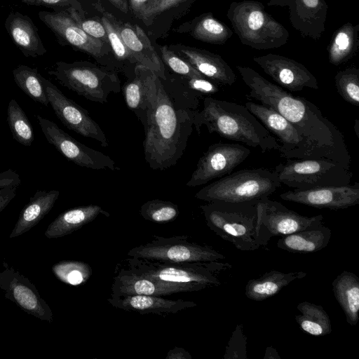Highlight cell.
<instances>
[{
    "mask_svg": "<svg viewBox=\"0 0 359 359\" xmlns=\"http://www.w3.org/2000/svg\"><path fill=\"white\" fill-rule=\"evenodd\" d=\"M36 118L48 143L68 161L93 170L107 168L115 171L118 169L109 156L78 142L53 121L39 115H36Z\"/></svg>",
    "mask_w": 359,
    "mask_h": 359,
    "instance_id": "cell-11",
    "label": "cell"
},
{
    "mask_svg": "<svg viewBox=\"0 0 359 359\" xmlns=\"http://www.w3.org/2000/svg\"><path fill=\"white\" fill-rule=\"evenodd\" d=\"M191 354L184 348L175 347L170 349L165 357V359H191Z\"/></svg>",
    "mask_w": 359,
    "mask_h": 359,
    "instance_id": "cell-49",
    "label": "cell"
},
{
    "mask_svg": "<svg viewBox=\"0 0 359 359\" xmlns=\"http://www.w3.org/2000/svg\"><path fill=\"white\" fill-rule=\"evenodd\" d=\"M236 69L250 88L249 96L294 126L316 159H329L349 169L351 158L344 135L316 105L285 90L249 67L238 65Z\"/></svg>",
    "mask_w": 359,
    "mask_h": 359,
    "instance_id": "cell-2",
    "label": "cell"
},
{
    "mask_svg": "<svg viewBox=\"0 0 359 359\" xmlns=\"http://www.w3.org/2000/svg\"><path fill=\"white\" fill-rule=\"evenodd\" d=\"M297 309L300 314L295 320L302 331L316 337L332 332L331 320L322 306L304 301L299 303Z\"/></svg>",
    "mask_w": 359,
    "mask_h": 359,
    "instance_id": "cell-33",
    "label": "cell"
},
{
    "mask_svg": "<svg viewBox=\"0 0 359 359\" xmlns=\"http://www.w3.org/2000/svg\"><path fill=\"white\" fill-rule=\"evenodd\" d=\"M109 1L114 6L122 11L123 13H128L129 6L127 0H107Z\"/></svg>",
    "mask_w": 359,
    "mask_h": 359,
    "instance_id": "cell-51",
    "label": "cell"
},
{
    "mask_svg": "<svg viewBox=\"0 0 359 359\" xmlns=\"http://www.w3.org/2000/svg\"><path fill=\"white\" fill-rule=\"evenodd\" d=\"M203 125L210 133L259 147L262 151H278L280 147L276 138L245 105L207 96L202 110L197 111L194 118L198 134Z\"/></svg>",
    "mask_w": 359,
    "mask_h": 359,
    "instance_id": "cell-3",
    "label": "cell"
},
{
    "mask_svg": "<svg viewBox=\"0 0 359 359\" xmlns=\"http://www.w3.org/2000/svg\"><path fill=\"white\" fill-rule=\"evenodd\" d=\"M59 195L57 190L36 191L20 211L9 237H18L36 226L51 210Z\"/></svg>",
    "mask_w": 359,
    "mask_h": 359,
    "instance_id": "cell-27",
    "label": "cell"
},
{
    "mask_svg": "<svg viewBox=\"0 0 359 359\" xmlns=\"http://www.w3.org/2000/svg\"><path fill=\"white\" fill-rule=\"evenodd\" d=\"M48 74L76 94L101 104L107 102L110 93L121 90L116 73L86 61H59Z\"/></svg>",
    "mask_w": 359,
    "mask_h": 359,
    "instance_id": "cell-8",
    "label": "cell"
},
{
    "mask_svg": "<svg viewBox=\"0 0 359 359\" xmlns=\"http://www.w3.org/2000/svg\"><path fill=\"white\" fill-rule=\"evenodd\" d=\"M96 6H97V9L101 11L102 13L100 21L104 27L109 45H110L116 58L119 61H128L130 63L136 64L112 21L111 14L106 11H103V9L100 8V4H96Z\"/></svg>",
    "mask_w": 359,
    "mask_h": 359,
    "instance_id": "cell-40",
    "label": "cell"
},
{
    "mask_svg": "<svg viewBox=\"0 0 359 359\" xmlns=\"http://www.w3.org/2000/svg\"><path fill=\"white\" fill-rule=\"evenodd\" d=\"M127 255L165 262H212L226 258L212 247L192 241L188 236L154 235L150 242L130 249Z\"/></svg>",
    "mask_w": 359,
    "mask_h": 359,
    "instance_id": "cell-10",
    "label": "cell"
},
{
    "mask_svg": "<svg viewBox=\"0 0 359 359\" xmlns=\"http://www.w3.org/2000/svg\"><path fill=\"white\" fill-rule=\"evenodd\" d=\"M169 48L218 85L231 86L236 82L234 72L219 55L183 44H172Z\"/></svg>",
    "mask_w": 359,
    "mask_h": 359,
    "instance_id": "cell-22",
    "label": "cell"
},
{
    "mask_svg": "<svg viewBox=\"0 0 359 359\" xmlns=\"http://www.w3.org/2000/svg\"><path fill=\"white\" fill-rule=\"evenodd\" d=\"M281 185L275 170L262 168L243 169L204 187L195 197L206 202L259 201L269 198Z\"/></svg>",
    "mask_w": 359,
    "mask_h": 359,
    "instance_id": "cell-6",
    "label": "cell"
},
{
    "mask_svg": "<svg viewBox=\"0 0 359 359\" xmlns=\"http://www.w3.org/2000/svg\"><path fill=\"white\" fill-rule=\"evenodd\" d=\"M358 120H355V133H356V135L358 137Z\"/></svg>",
    "mask_w": 359,
    "mask_h": 359,
    "instance_id": "cell-54",
    "label": "cell"
},
{
    "mask_svg": "<svg viewBox=\"0 0 359 359\" xmlns=\"http://www.w3.org/2000/svg\"><path fill=\"white\" fill-rule=\"evenodd\" d=\"M336 88L340 96L352 105L359 106V69L349 67L337 73Z\"/></svg>",
    "mask_w": 359,
    "mask_h": 359,
    "instance_id": "cell-39",
    "label": "cell"
},
{
    "mask_svg": "<svg viewBox=\"0 0 359 359\" xmlns=\"http://www.w3.org/2000/svg\"><path fill=\"white\" fill-rule=\"evenodd\" d=\"M161 59L163 64L166 65L172 72L182 77L186 78H203L205 77L187 60L177 54L175 51L165 45L160 48ZM206 78V77H205Z\"/></svg>",
    "mask_w": 359,
    "mask_h": 359,
    "instance_id": "cell-41",
    "label": "cell"
},
{
    "mask_svg": "<svg viewBox=\"0 0 359 359\" xmlns=\"http://www.w3.org/2000/svg\"><path fill=\"white\" fill-rule=\"evenodd\" d=\"M177 32H188L196 40L215 45L224 44L233 35V31L212 13L196 17L181 25Z\"/></svg>",
    "mask_w": 359,
    "mask_h": 359,
    "instance_id": "cell-30",
    "label": "cell"
},
{
    "mask_svg": "<svg viewBox=\"0 0 359 359\" xmlns=\"http://www.w3.org/2000/svg\"><path fill=\"white\" fill-rule=\"evenodd\" d=\"M182 83L186 88L192 91L201 97L203 95H210L219 91V85L205 77H182Z\"/></svg>",
    "mask_w": 359,
    "mask_h": 359,
    "instance_id": "cell-45",
    "label": "cell"
},
{
    "mask_svg": "<svg viewBox=\"0 0 359 359\" xmlns=\"http://www.w3.org/2000/svg\"><path fill=\"white\" fill-rule=\"evenodd\" d=\"M289 19L302 36L318 41L325 30L328 6L325 0H290Z\"/></svg>",
    "mask_w": 359,
    "mask_h": 359,
    "instance_id": "cell-23",
    "label": "cell"
},
{
    "mask_svg": "<svg viewBox=\"0 0 359 359\" xmlns=\"http://www.w3.org/2000/svg\"><path fill=\"white\" fill-rule=\"evenodd\" d=\"M16 85L32 100L46 107L49 102L46 95L43 76L37 68L20 65L13 70Z\"/></svg>",
    "mask_w": 359,
    "mask_h": 359,
    "instance_id": "cell-35",
    "label": "cell"
},
{
    "mask_svg": "<svg viewBox=\"0 0 359 359\" xmlns=\"http://www.w3.org/2000/svg\"><path fill=\"white\" fill-rule=\"evenodd\" d=\"M224 358H248L247 337L244 334L242 325H238L233 331L226 346Z\"/></svg>",
    "mask_w": 359,
    "mask_h": 359,
    "instance_id": "cell-44",
    "label": "cell"
},
{
    "mask_svg": "<svg viewBox=\"0 0 359 359\" xmlns=\"http://www.w3.org/2000/svg\"><path fill=\"white\" fill-rule=\"evenodd\" d=\"M359 24L347 22L333 34L327 47L330 63L338 66L346 62L357 53Z\"/></svg>",
    "mask_w": 359,
    "mask_h": 359,
    "instance_id": "cell-32",
    "label": "cell"
},
{
    "mask_svg": "<svg viewBox=\"0 0 359 359\" xmlns=\"http://www.w3.org/2000/svg\"><path fill=\"white\" fill-rule=\"evenodd\" d=\"M7 122L13 139L24 146H31L34 141V130L23 109L15 99L9 101Z\"/></svg>",
    "mask_w": 359,
    "mask_h": 359,
    "instance_id": "cell-36",
    "label": "cell"
},
{
    "mask_svg": "<svg viewBox=\"0 0 359 359\" xmlns=\"http://www.w3.org/2000/svg\"><path fill=\"white\" fill-rule=\"evenodd\" d=\"M149 0H128V6L133 15L138 18L142 8Z\"/></svg>",
    "mask_w": 359,
    "mask_h": 359,
    "instance_id": "cell-50",
    "label": "cell"
},
{
    "mask_svg": "<svg viewBox=\"0 0 359 359\" xmlns=\"http://www.w3.org/2000/svg\"><path fill=\"white\" fill-rule=\"evenodd\" d=\"M30 6H43L52 8L54 11H67L74 8L84 15V11L78 0H15Z\"/></svg>",
    "mask_w": 359,
    "mask_h": 359,
    "instance_id": "cell-46",
    "label": "cell"
},
{
    "mask_svg": "<svg viewBox=\"0 0 359 359\" xmlns=\"http://www.w3.org/2000/svg\"><path fill=\"white\" fill-rule=\"evenodd\" d=\"M275 167L280 182L293 189L349 184V169L329 159H290Z\"/></svg>",
    "mask_w": 359,
    "mask_h": 359,
    "instance_id": "cell-9",
    "label": "cell"
},
{
    "mask_svg": "<svg viewBox=\"0 0 359 359\" xmlns=\"http://www.w3.org/2000/svg\"><path fill=\"white\" fill-rule=\"evenodd\" d=\"M290 0H269L267 3L268 6H287Z\"/></svg>",
    "mask_w": 359,
    "mask_h": 359,
    "instance_id": "cell-52",
    "label": "cell"
},
{
    "mask_svg": "<svg viewBox=\"0 0 359 359\" xmlns=\"http://www.w3.org/2000/svg\"><path fill=\"white\" fill-rule=\"evenodd\" d=\"M147 109L143 123L144 159L153 170H163L183 156L193 131L198 95H175L154 72L144 67Z\"/></svg>",
    "mask_w": 359,
    "mask_h": 359,
    "instance_id": "cell-1",
    "label": "cell"
},
{
    "mask_svg": "<svg viewBox=\"0 0 359 359\" xmlns=\"http://www.w3.org/2000/svg\"><path fill=\"white\" fill-rule=\"evenodd\" d=\"M226 16L243 45L261 50L279 48L287 42V29L259 1H233Z\"/></svg>",
    "mask_w": 359,
    "mask_h": 359,
    "instance_id": "cell-5",
    "label": "cell"
},
{
    "mask_svg": "<svg viewBox=\"0 0 359 359\" xmlns=\"http://www.w3.org/2000/svg\"><path fill=\"white\" fill-rule=\"evenodd\" d=\"M203 286L189 283L162 281L143 277L121 268L114 278L111 296L152 295L164 296L180 292H198Z\"/></svg>",
    "mask_w": 359,
    "mask_h": 359,
    "instance_id": "cell-20",
    "label": "cell"
},
{
    "mask_svg": "<svg viewBox=\"0 0 359 359\" xmlns=\"http://www.w3.org/2000/svg\"><path fill=\"white\" fill-rule=\"evenodd\" d=\"M97 1H99V0H97Z\"/></svg>",
    "mask_w": 359,
    "mask_h": 359,
    "instance_id": "cell-56",
    "label": "cell"
},
{
    "mask_svg": "<svg viewBox=\"0 0 359 359\" xmlns=\"http://www.w3.org/2000/svg\"><path fill=\"white\" fill-rule=\"evenodd\" d=\"M188 1L190 0H149L142 8L138 19L142 20L147 25H151L154 19L168 9Z\"/></svg>",
    "mask_w": 359,
    "mask_h": 359,
    "instance_id": "cell-43",
    "label": "cell"
},
{
    "mask_svg": "<svg viewBox=\"0 0 359 359\" xmlns=\"http://www.w3.org/2000/svg\"><path fill=\"white\" fill-rule=\"evenodd\" d=\"M307 273L304 271L283 273L271 270L264 273L257 278L248 280L245 287L247 298L260 302L270 298L295 280L306 277Z\"/></svg>",
    "mask_w": 359,
    "mask_h": 359,
    "instance_id": "cell-29",
    "label": "cell"
},
{
    "mask_svg": "<svg viewBox=\"0 0 359 359\" xmlns=\"http://www.w3.org/2000/svg\"><path fill=\"white\" fill-rule=\"evenodd\" d=\"M245 106L269 132L279 139L281 145L278 151L281 157L290 159H316L297 128L280 114L253 102H247Z\"/></svg>",
    "mask_w": 359,
    "mask_h": 359,
    "instance_id": "cell-13",
    "label": "cell"
},
{
    "mask_svg": "<svg viewBox=\"0 0 359 359\" xmlns=\"http://www.w3.org/2000/svg\"><path fill=\"white\" fill-rule=\"evenodd\" d=\"M257 203L261 221L271 237L288 235L323 224L322 215H301L269 198L259 200Z\"/></svg>",
    "mask_w": 359,
    "mask_h": 359,
    "instance_id": "cell-19",
    "label": "cell"
},
{
    "mask_svg": "<svg viewBox=\"0 0 359 359\" xmlns=\"http://www.w3.org/2000/svg\"><path fill=\"white\" fill-rule=\"evenodd\" d=\"M257 202L217 201L200 208L207 226L217 236L241 251H254L271 238L261 221Z\"/></svg>",
    "mask_w": 359,
    "mask_h": 359,
    "instance_id": "cell-4",
    "label": "cell"
},
{
    "mask_svg": "<svg viewBox=\"0 0 359 359\" xmlns=\"http://www.w3.org/2000/svg\"><path fill=\"white\" fill-rule=\"evenodd\" d=\"M266 352L271 353V355H269V358H280V356L278 355L276 350L271 346L267 347Z\"/></svg>",
    "mask_w": 359,
    "mask_h": 359,
    "instance_id": "cell-53",
    "label": "cell"
},
{
    "mask_svg": "<svg viewBox=\"0 0 359 359\" xmlns=\"http://www.w3.org/2000/svg\"><path fill=\"white\" fill-rule=\"evenodd\" d=\"M253 61L279 86L291 92L304 88H319L315 76L302 64L287 57L268 53L253 57Z\"/></svg>",
    "mask_w": 359,
    "mask_h": 359,
    "instance_id": "cell-18",
    "label": "cell"
},
{
    "mask_svg": "<svg viewBox=\"0 0 359 359\" xmlns=\"http://www.w3.org/2000/svg\"><path fill=\"white\" fill-rule=\"evenodd\" d=\"M280 198L319 209H346L359 204V184L293 189L282 193Z\"/></svg>",
    "mask_w": 359,
    "mask_h": 359,
    "instance_id": "cell-16",
    "label": "cell"
},
{
    "mask_svg": "<svg viewBox=\"0 0 359 359\" xmlns=\"http://www.w3.org/2000/svg\"><path fill=\"white\" fill-rule=\"evenodd\" d=\"M67 12L88 35L109 45L107 32L101 21L86 19L83 15L72 8Z\"/></svg>",
    "mask_w": 359,
    "mask_h": 359,
    "instance_id": "cell-42",
    "label": "cell"
},
{
    "mask_svg": "<svg viewBox=\"0 0 359 359\" xmlns=\"http://www.w3.org/2000/svg\"><path fill=\"white\" fill-rule=\"evenodd\" d=\"M331 236V229L322 224L283 236L277 247L292 253L316 252L327 247Z\"/></svg>",
    "mask_w": 359,
    "mask_h": 359,
    "instance_id": "cell-28",
    "label": "cell"
},
{
    "mask_svg": "<svg viewBox=\"0 0 359 359\" xmlns=\"http://www.w3.org/2000/svg\"><path fill=\"white\" fill-rule=\"evenodd\" d=\"M12 1H15V0H12Z\"/></svg>",
    "mask_w": 359,
    "mask_h": 359,
    "instance_id": "cell-55",
    "label": "cell"
},
{
    "mask_svg": "<svg viewBox=\"0 0 359 359\" xmlns=\"http://www.w3.org/2000/svg\"><path fill=\"white\" fill-rule=\"evenodd\" d=\"M250 154L249 149L239 144H211L199 158L187 186L195 187L229 175Z\"/></svg>",
    "mask_w": 359,
    "mask_h": 359,
    "instance_id": "cell-12",
    "label": "cell"
},
{
    "mask_svg": "<svg viewBox=\"0 0 359 359\" xmlns=\"http://www.w3.org/2000/svg\"><path fill=\"white\" fill-rule=\"evenodd\" d=\"M5 28L11 39L26 57H38L46 53L32 19L18 11L11 12L4 22Z\"/></svg>",
    "mask_w": 359,
    "mask_h": 359,
    "instance_id": "cell-25",
    "label": "cell"
},
{
    "mask_svg": "<svg viewBox=\"0 0 359 359\" xmlns=\"http://www.w3.org/2000/svg\"><path fill=\"white\" fill-rule=\"evenodd\" d=\"M18 186H8L0 189V212L16 196Z\"/></svg>",
    "mask_w": 359,
    "mask_h": 359,
    "instance_id": "cell-48",
    "label": "cell"
},
{
    "mask_svg": "<svg viewBox=\"0 0 359 359\" xmlns=\"http://www.w3.org/2000/svg\"><path fill=\"white\" fill-rule=\"evenodd\" d=\"M121 91L127 107L135 114L143 124L147 109L144 67L135 66L133 75L123 85Z\"/></svg>",
    "mask_w": 359,
    "mask_h": 359,
    "instance_id": "cell-34",
    "label": "cell"
},
{
    "mask_svg": "<svg viewBox=\"0 0 359 359\" xmlns=\"http://www.w3.org/2000/svg\"><path fill=\"white\" fill-rule=\"evenodd\" d=\"M0 288L4 291L6 299L27 313L50 323L53 322L52 310L42 299L35 285L13 266L6 265L0 272Z\"/></svg>",
    "mask_w": 359,
    "mask_h": 359,
    "instance_id": "cell-15",
    "label": "cell"
},
{
    "mask_svg": "<svg viewBox=\"0 0 359 359\" xmlns=\"http://www.w3.org/2000/svg\"><path fill=\"white\" fill-rule=\"evenodd\" d=\"M38 15L61 43L86 53L96 59L107 54V44L88 35L67 11H42Z\"/></svg>",
    "mask_w": 359,
    "mask_h": 359,
    "instance_id": "cell-17",
    "label": "cell"
},
{
    "mask_svg": "<svg viewBox=\"0 0 359 359\" xmlns=\"http://www.w3.org/2000/svg\"><path fill=\"white\" fill-rule=\"evenodd\" d=\"M21 180L19 175L12 169H8L0 173V189L8 186H19Z\"/></svg>",
    "mask_w": 359,
    "mask_h": 359,
    "instance_id": "cell-47",
    "label": "cell"
},
{
    "mask_svg": "<svg viewBox=\"0 0 359 359\" xmlns=\"http://www.w3.org/2000/svg\"><path fill=\"white\" fill-rule=\"evenodd\" d=\"M43 81L49 104L61 123L81 136L94 139L102 147H107L109 144L104 132L90 116L88 111L65 96L49 80L43 77Z\"/></svg>",
    "mask_w": 359,
    "mask_h": 359,
    "instance_id": "cell-14",
    "label": "cell"
},
{
    "mask_svg": "<svg viewBox=\"0 0 359 359\" xmlns=\"http://www.w3.org/2000/svg\"><path fill=\"white\" fill-rule=\"evenodd\" d=\"M140 213L146 220L165 224L174 221L180 211L177 205L170 201L153 199L141 206Z\"/></svg>",
    "mask_w": 359,
    "mask_h": 359,
    "instance_id": "cell-38",
    "label": "cell"
},
{
    "mask_svg": "<svg viewBox=\"0 0 359 359\" xmlns=\"http://www.w3.org/2000/svg\"><path fill=\"white\" fill-rule=\"evenodd\" d=\"M111 19L137 65L148 68L162 80L166 81L165 65L144 31L139 25L123 22L112 15Z\"/></svg>",
    "mask_w": 359,
    "mask_h": 359,
    "instance_id": "cell-21",
    "label": "cell"
},
{
    "mask_svg": "<svg viewBox=\"0 0 359 359\" xmlns=\"http://www.w3.org/2000/svg\"><path fill=\"white\" fill-rule=\"evenodd\" d=\"M335 299L343 310L346 322L356 325L359 320V278L353 273L344 271L332 283Z\"/></svg>",
    "mask_w": 359,
    "mask_h": 359,
    "instance_id": "cell-31",
    "label": "cell"
},
{
    "mask_svg": "<svg viewBox=\"0 0 359 359\" xmlns=\"http://www.w3.org/2000/svg\"><path fill=\"white\" fill-rule=\"evenodd\" d=\"M107 302L113 307L137 312L140 314H155L167 316L175 314L181 311L194 308L197 304L181 299H168L162 296L152 295H120L111 296Z\"/></svg>",
    "mask_w": 359,
    "mask_h": 359,
    "instance_id": "cell-24",
    "label": "cell"
},
{
    "mask_svg": "<svg viewBox=\"0 0 359 359\" xmlns=\"http://www.w3.org/2000/svg\"><path fill=\"white\" fill-rule=\"evenodd\" d=\"M52 271L61 282L77 286L86 283L92 275L87 263L79 261H61L52 266Z\"/></svg>",
    "mask_w": 359,
    "mask_h": 359,
    "instance_id": "cell-37",
    "label": "cell"
},
{
    "mask_svg": "<svg viewBox=\"0 0 359 359\" xmlns=\"http://www.w3.org/2000/svg\"><path fill=\"white\" fill-rule=\"evenodd\" d=\"M126 262V269L137 275L162 281L198 285L205 289L222 285L223 275L232 268L229 263L218 261L165 262L129 257Z\"/></svg>",
    "mask_w": 359,
    "mask_h": 359,
    "instance_id": "cell-7",
    "label": "cell"
},
{
    "mask_svg": "<svg viewBox=\"0 0 359 359\" xmlns=\"http://www.w3.org/2000/svg\"><path fill=\"white\" fill-rule=\"evenodd\" d=\"M100 215L110 214L97 205H87L69 209L60 214L47 227L44 234L48 238L67 236L93 221Z\"/></svg>",
    "mask_w": 359,
    "mask_h": 359,
    "instance_id": "cell-26",
    "label": "cell"
}]
</instances>
